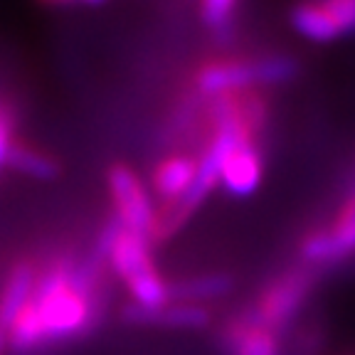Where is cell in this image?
<instances>
[{
  "mask_svg": "<svg viewBox=\"0 0 355 355\" xmlns=\"http://www.w3.org/2000/svg\"><path fill=\"white\" fill-rule=\"evenodd\" d=\"M198 163L200 158L193 155H171L161 166L153 171V190L166 200V205L180 200L193 185L195 175H198Z\"/></svg>",
  "mask_w": 355,
  "mask_h": 355,
  "instance_id": "obj_10",
  "label": "cell"
},
{
  "mask_svg": "<svg viewBox=\"0 0 355 355\" xmlns=\"http://www.w3.org/2000/svg\"><path fill=\"white\" fill-rule=\"evenodd\" d=\"M109 266L126 284L128 294L133 296V304L148 306V309L171 304V284L163 282V277L153 266L150 239L141 237L121 225L116 239L111 244Z\"/></svg>",
  "mask_w": 355,
  "mask_h": 355,
  "instance_id": "obj_2",
  "label": "cell"
},
{
  "mask_svg": "<svg viewBox=\"0 0 355 355\" xmlns=\"http://www.w3.org/2000/svg\"><path fill=\"white\" fill-rule=\"evenodd\" d=\"M109 261L94 250L84 259L57 257L37 272L33 296L12 328L8 345L15 353H33L77 340L101 318V274Z\"/></svg>",
  "mask_w": 355,
  "mask_h": 355,
  "instance_id": "obj_1",
  "label": "cell"
},
{
  "mask_svg": "<svg viewBox=\"0 0 355 355\" xmlns=\"http://www.w3.org/2000/svg\"><path fill=\"white\" fill-rule=\"evenodd\" d=\"M35 279H37V269L28 261L12 266L10 277L3 286V294H0V328L10 331L12 323L20 318L30 296H33Z\"/></svg>",
  "mask_w": 355,
  "mask_h": 355,
  "instance_id": "obj_11",
  "label": "cell"
},
{
  "mask_svg": "<svg viewBox=\"0 0 355 355\" xmlns=\"http://www.w3.org/2000/svg\"><path fill=\"white\" fill-rule=\"evenodd\" d=\"M259 87L254 60H212L195 72V89L202 96L234 94Z\"/></svg>",
  "mask_w": 355,
  "mask_h": 355,
  "instance_id": "obj_7",
  "label": "cell"
},
{
  "mask_svg": "<svg viewBox=\"0 0 355 355\" xmlns=\"http://www.w3.org/2000/svg\"><path fill=\"white\" fill-rule=\"evenodd\" d=\"M121 321L128 326H161L173 331H202L210 326L212 316L205 306L200 304H180L171 301L158 309H148L141 304H126L121 309Z\"/></svg>",
  "mask_w": 355,
  "mask_h": 355,
  "instance_id": "obj_6",
  "label": "cell"
},
{
  "mask_svg": "<svg viewBox=\"0 0 355 355\" xmlns=\"http://www.w3.org/2000/svg\"><path fill=\"white\" fill-rule=\"evenodd\" d=\"M234 288V279L230 274H202V277H190L180 279V282L171 284V301H180V304H200L202 301L222 299Z\"/></svg>",
  "mask_w": 355,
  "mask_h": 355,
  "instance_id": "obj_12",
  "label": "cell"
},
{
  "mask_svg": "<svg viewBox=\"0 0 355 355\" xmlns=\"http://www.w3.org/2000/svg\"><path fill=\"white\" fill-rule=\"evenodd\" d=\"M6 348H8V331L6 328H0V355L6 353Z\"/></svg>",
  "mask_w": 355,
  "mask_h": 355,
  "instance_id": "obj_20",
  "label": "cell"
},
{
  "mask_svg": "<svg viewBox=\"0 0 355 355\" xmlns=\"http://www.w3.org/2000/svg\"><path fill=\"white\" fill-rule=\"evenodd\" d=\"M328 8L336 22H338L340 35H353L355 33V0H321Z\"/></svg>",
  "mask_w": 355,
  "mask_h": 355,
  "instance_id": "obj_18",
  "label": "cell"
},
{
  "mask_svg": "<svg viewBox=\"0 0 355 355\" xmlns=\"http://www.w3.org/2000/svg\"><path fill=\"white\" fill-rule=\"evenodd\" d=\"M6 168H12L17 173H25L30 178H37V180H52V178L60 175L62 166L55 155L42 153V150L33 148V146L25 144H12L10 153H8Z\"/></svg>",
  "mask_w": 355,
  "mask_h": 355,
  "instance_id": "obj_13",
  "label": "cell"
},
{
  "mask_svg": "<svg viewBox=\"0 0 355 355\" xmlns=\"http://www.w3.org/2000/svg\"><path fill=\"white\" fill-rule=\"evenodd\" d=\"M237 0H200V15L207 28L215 33H225L232 28Z\"/></svg>",
  "mask_w": 355,
  "mask_h": 355,
  "instance_id": "obj_16",
  "label": "cell"
},
{
  "mask_svg": "<svg viewBox=\"0 0 355 355\" xmlns=\"http://www.w3.org/2000/svg\"><path fill=\"white\" fill-rule=\"evenodd\" d=\"M109 193L114 200L116 220L131 232L153 242L155 222H158V210L153 205L148 188L139 180V175L128 166H111L109 168Z\"/></svg>",
  "mask_w": 355,
  "mask_h": 355,
  "instance_id": "obj_4",
  "label": "cell"
},
{
  "mask_svg": "<svg viewBox=\"0 0 355 355\" xmlns=\"http://www.w3.org/2000/svg\"><path fill=\"white\" fill-rule=\"evenodd\" d=\"M257 62V79L261 84H286L299 74V62L291 55H264L254 57Z\"/></svg>",
  "mask_w": 355,
  "mask_h": 355,
  "instance_id": "obj_15",
  "label": "cell"
},
{
  "mask_svg": "<svg viewBox=\"0 0 355 355\" xmlns=\"http://www.w3.org/2000/svg\"><path fill=\"white\" fill-rule=\"evenodd\" d=\"M288 22L291 28L301 35V37L311 40V42H333V40L343 37L336 17L328 12V8L323 6L321 0H304L296 3L288 12Z\"/></svg>",
  "mask_w": 355,
  "mask_h": 355,
  "instance_id": "obj_9",
  "label": "cell"
},
{
  "mask_svg": "<svg viewBox=\"0 0 355 355\" xmlns=\"http://www.w3.org/2000/svg\"><path fill=\"white\" fill-rule=\"evenodd\" d=\"M234 355H279L277 333L239 318L234 336Z\"/></svg>",
  "mask_w": 355,
  "mask_h": 355,
  "instance_id": "obj_14",
  "label": "cell"
},
{
  "mask_svg": "<svg viewBox=\"0 0 355 355\" xmlns=\"http://www.w3.org/2000/svg\"><path fill=\"white\" fill-rule=\"evenodd\" d=\"M261 183V153L257 141L250 139L239 144L225 158L220 171V185L232 198H250Z\"/></svg>",
  "mask_w": 355,
  "mask_h": 355,
  "instance_id": "obj_8",
  "label": "cell"
},
{
  "mask_svg": "<svg viewBox=\"0 0 355 355\" xmlns=\"http://www.w3.org/2000/svg\"><path fill=\"white\" fill-rule=\"evenodd\" d=\"M82 3H87V6H101V3H106V0H82Z\"/></svg>",
  "mask_w": 355,
  "mask_h": 355,
  "instance_id": "obj_21",
  "label": "cell"
},
{
  "mask_svg": "<svg viewBox=\"0 0 355 355\" xmlns=\"http://www.w3.org/2000/svg\"><path fill=\"white\" fill-rule=\"evenodd\" d=\"M355 252V198L340 210L331 227L316 230L301 242V257L309 264H333Z\"/></svg>",
  "mask_w": 355,
  "mask_h": 355,
  "instance_id": "obj_5",
  "label": "cell"
},
{
  "mask_svg": "<svg viewBox=\"0 0 355 355\" xmlns=\"http://www.w3.org/2000/svg\"><path fill=\"white\" fill-rule=\"evenodd\" d=\"M37 3L44 8H72V6H79L82 0H37Z\"/></svg>",
  "mask_w": 355,
  "mask_h": 355,
  "instance_id": "obj_19",
  "label": "cell"
},
{
  "mask_svg": "<svg viewBox=\"0 0 355 355\" xmlns=\"http://www.w3.org/2000/svg\"><path fill=\"white\" fill-rule=\"evenodd\" d=\"M313 284H316V274L311 272V269H304V266L288 269L277 282L269 284V288L261 294L259 304L250 313H244V321L279 333L282 328H286L288 323L294 321V316L301 311L304 301L309 299Z\"/></svg>",
  "mask_w": 355,
  "mask_h": 355,
  "instance_id": "obj_3",
  "label": "cell"
},
{
  "mask_svg": "<svg viewBox=\"0 0 355 355\" xmlns=\"http://www.w3.org/2000/svg\"><path fill=\"white\" fill-rule=\"evenodd\" d=\"M17 128V114L8 101H0V168H6L8 153L12 148V136Z\"/></svg>",
  "mask_w": 355,
  "mask_h": 355,
  "instance_id": "obj_17",
  "label": "cell"
}]
</instances>
